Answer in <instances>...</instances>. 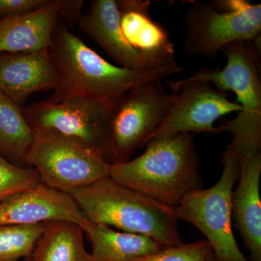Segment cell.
I'll return each mask as SVG.
<instances>
[{
	"label": "cell",
	"instance_id": "ac0fdd59",
	"mask_svg": "<svg viewBox=\"0 0 261 261\" xmlns=\"http://www.w3.org/2000/svg\"><path fill=\"white\" fill-rule=\"evenodd\" d=\"M84 233L75 223L47 221L31 255L32 261H95L86 249Z\"/></svg>",
	"mask_w": 261,
	"mask_h": 261
},
{
	"label": "cell",
	"instance_id": "ba28073f",
	"mask_svg": "<svg viewBox=\"0 0 261 261\" xmlns=\"http://www.w3.org/2000/svg\"><path fill=\"white\" fill-rule=\"evenodd\" d=\"M116 106L82 95L35 102L23 108L33 130H53L74 137L112 161V121Z\"/></svg>",
	"mask_w": 261,
	"mask_h": 261
},
{
	"label": "cell",
	"instance_id": "7402d4cb",
	"mask_svg": "<svg viewBox=\"0 0 261 261\" xmlns=\"http://www.w3.org/2000/svg\"><path fill=\"white\" fill-rule=\"evenodd\" d=\"M126 261H216V259L210 244L202 240L165 247L155 253Z\"/></svg>",
	"mask_w": 261,
	"mask_h": 261
},
{
	"label": "cell",
	"instance_id": "5bb4252c",
	"mask_svg": "<svg viewBox=\"0 0 261 261\" xmlns=\"http://www.w3.org/2000/svg\"><path fill=\"white\" fill-rule=\"evenodd\" d=\"M239 161V184L231 197V222L250 251V260L261 261V154Z\"/></svg>",
	"mask_w": 261,
	"mask_h": 261
},
{
	"label": "cell",
	"instance_id": "52a82bcc",
	"mask_svg": "<svg viewBox=\"0 0 261 261\" xmlns=\"http://www.w3.org/2000/svg\"><path fill=\"white\" fill-rule=\"evenodd\" d=\"M221 178L207 190L192 192L174 207L178 219L196 226L205 235L216 261H249L240 251L232 231L231 197L238 181V156L226 149L222 158Z\"/></svg>",
	"mask_w": 261,
	"mask_h": 261
},
{
	"label": "cell",
	"instance_id": "7a4b0ae2",
	"mask_svg": "<svg viewBox=\"0 0 261 261\" xmlns=\"http://www.w3.org/2000/svg\"><path fill=\"white\" fill-rule=\"evenodd\" d=\"M194 135L180 133L149 141L137 159L111 164L109 176L163 205L176 207L203 186Z\"/></svg>",
	"mask_w": 261,
	"mask_h": 261
},
{
	"label": "cell",
	"instance_id": "44dd1931",
	"mask_svg": "<svg viewBox=\"0 0 261 261\" xmlns=\"http://www.w3.org/2000/svg\"><path fill=\"white\" fill-rule=\"evenodd\" d=\"M41 184L35 168L13 164L0 155V201Z\"/></svg>",
	"mask_w": 261,
	"mask_h": 261
},
{
	"label": "cell",
	"instance_id": "9a60e30c",
	"mask_svg": "<svg viewBox=\"0 0 261 261\" xmlns=\"http://www.w3.org/2000/svg\"><path fill=\"white\" fill-rule=\"evenodd\" d=\"M123 36L135 49L163 67L174 63V46L169 33L150 15L149 0H117Z\"/></svg>",
	"mask_w": 261,
	"mask_h": 261
},
{
	"label": "cell",
	"instance_id": "4fadbf2b",
	"mask_svg": "<svg viewBox=\"0 0 261 261\" xmlns=\"http://www.w3.org/2000/svg\"><path fill=\"white\" fill-rule=\"evenodd\" d=\"M120 15L117 0H93L88 13L82 15L77 24L84 34L123 68L132 70L161 68L127 42L120 25Z\"/></svg>",
	"mask_w": 261,
	"mask_h": 261
},
{
	"label": "cell",
	"instance_id": "9c48e42d",
	"mask_svg": "<svg viewBox=\"0 0 261 261\" xmlns=\"http://www.w3.org/2000/svg\"><path fill=\"white\" fill-rule=\"evenodd\" d=\"M174 99L175 94L168 93L160 79L126 92L116 106L111 125V164L126 162L137 149L146 145L167 116Z\"/></svg>",
	"mask_w": 261,
	"mask_h": 261
},
{
	"label": "cell",
	"instance_id": "e0dca14e",
	"mask_svg": "<svg viewBox=\"0 0 261 261\" xmlns=\"http://www.w3.org/2000/svg\"><path fill=\"white\" fill-rule=\"evenodd\" d=\"M84 233L92 245L91 254L95 261H126L155 253L165 247L143 235L115 231L92 222Z\"/></svg>",
	"mask_w": 261,
	"mask_h": 261
},
{
	"label": "cell",
	"instance_id": "8992f818",
	"mask_svg": "<svg viewBox=\"0 0 261 261\" xmlns=\"http://www.w3.org/2000/svg\"><path fill=\"white\" fill-rule=\"evenodd\" d=\"M185 23V53L213 58L230 43L260 37L261 5L246 0L194 2Z\"/></svg>",
	"mask_w": 261,
	"mask_h": 261
},
{
	"label": "cell",
	"instance_id": "2e32d148",
	"mask_svg": "<svg viewBox=\"0 0 261 261\" xmlns=\"http://www.w3.org/2000/svg\"><path fill=\"white\" fill-rule=\"evenodd\" d=\"M62 0L0 18V53H23L48 49L59 19Z\"/></svg>",
	"mask_w": 261,
	"mask_h": 261
},
{
	"label": "cell",
	"instance_id": "6da1fadb",
	"mask_svg": "<svg viewBox=\"0 0 261 261\" xmlns=\"http://www.w3.org/2000/svg\"><path fill=\"white\" fill-rule=\"evenodd\" d=\"M58 76V84L49 100L73 95L95 98L116 106L130 89L148 81L163 80L183 68L176 62L148 70H132L106 61L70 32L65 24H57L48 48Z\"/></svg>",
	"mask_w": 261,
	"mask_h": 261
},
{
	"label": "cell",
	"instance_id": "30bf717a",
	"mask_svg": "<svg viewBox=\"0 0 261 261\" xmlns=\"http://www.w3.org/2000/svg\"><path fill=\"white\" fill-rule=\"evenodd\" d=\"M175 99L162 124L149 141L180 133L217 134L215 122L221 117L241 111L240 105L228 99L226 92L203 81L168 82Z\"/></svg>",
	"mask_w": 261,
	"mask_h": 261
},
{
	"label": "cell",
	"instance_id": "277c9868",
	"mask_svg": "<svg viewBox=\"0 0 261 261\" xmlns=\"http://www.w3.org/2000/svg\"><path fill=\"white\" fill-rule=\"evenodd\" d=\"M87 219L154 240L163 247L181 242L174 207L163 205L110 176L71 192Z\"/></svg>",
	"mask_w": 261,
	"mask_h": 261
},
{
	"label": "cell",
	"instance_id": "3957f363",
	"mask_svg": "<svg viewBox=\"0 0 261 261\" xmlns=\"http://www.w3.org/2000/svg\"><path fill=\"white\" fill-rule=\"evenodd\" d=\"M226 56L224 69L200 68L183 82L203 81L216 89L236 94L241 111L232 120L216 127L218 133L229 132L233 138L228 148L239 159L261 154L260 47L254 42L238 41L221 49Z\"/></svg>",
	"mask_w": 261,
	"mask_h": 261
},
{
	"label": "cell",
	"instance_id": "ffe728a7",
	"mask_svg": "<svg viewBox=\"0 0 261 261\" xmlns=\"http://www.w3.org/2000/svg\"><path fill=\"white\" fill-rule=\"evenodd\" d=\"M46 222L0 226V261H18L31 257Z\"/></svg>",
	"mask_w": 261,
	"mask_h": 261
},
{
	"label": "cell",
	"instance_id": "d4e9b609",
	"mask_svg": "<svg viewBox=\"0 0 261 261\" xmlns=\"http://www.w3.org/2000/svg\"><path fill=\"white\" fill-rule=\"evenodd\" d=\"M23 261H32V257H27V258L23 259Z\"/></svg>",
	"mask_w": 261,
	"mask_h": 261
},
{
	"label": "cell",
	"instance_id": "d6986e66",
	"mask_svg": "<svg viewBox=\"0 0 261 261\" xmlns=\"http://www.w3.org/2000/svg\"><path fill=\"white\" fill-rule=\"evenodd\" d=\"M18 107L0 92V155L23 167L34 140V132Z\"/></svg>",
	"mask_w": 261,
	"mask_h": 261
},
{
	"label": "cell",
	"instance_id": "603a6c76",
	"mask_svg": "<svg viewBox=\"0 0 261 261\" xmlns=\"http://www.w3.org/2000/svg\"><path fill=\"white\" fill-rule=\"evenodd\" d=\"M49 0H0V17L29 13L47 4Z\"/></svg>",
	"mask_w": 261,
	"mask_h": 261
},
{
	"label": "cell",
	"instance_id": "cb8c5ba5",
	"mask_svg": "<svg viewBox=\"0 0 261 261\" xmlns=\"http://www.w3.org/2000/svg\"><path fill=\"white\" fill-rule=\"evenodd\" d=\"M84 2L82 0H62L59 17L61 15L65 21L70 25L78 23L82 16V10Z\"/></svg>",
	"mask_w": 261,
	"mask_h": 261
},
{
	"label": "cell",
	"instance_id": "8fae6325",
	"mask_svg": "<svg viewBox=\"0 0 261 261\" xmlns=\"http://www.w3.org/2000/svg\"><path fill=\"white\" fill-rule=\"evenodd\" d=\"M51 221L75 223L84 231L92 223L71 196L42 184L0 201V226L35 224Z\"/></svg>",
	"mask_w": 261,
	"mask_h": 261
},
{
	"label": "cell",
	"instance_id": "7c38bea8",
	"mask_svg": "<svg viewBox=\"0 0 261 261\" xmlns=\"http://www.w3.org/2000/svg\"><path fill=\"white\" fill-rule=\"evenodd\" d=\"M58 76L48 49L0 54V92L18 107L34 92L56 89Z\"/></svg>",
	"mask_w": 261,
	"mask_h": 261
},
{
	"label": "cell",
	"instance_id": "5b68a950",
	"mask_svg": "<svg viewBox=\"0 0 261 261\" xmlns=\"http://www.w3.org/2000/svg\"><path fill=\"white\" fill-rule=\"evenodd\" d=\"M34 132L27 163L42 185L70 195L109 176L111 163L82 141L53 130Z\"/></svg>",
	"mask_w": 261,
	"mask_h": 261
}]
</instances>
